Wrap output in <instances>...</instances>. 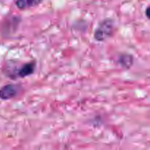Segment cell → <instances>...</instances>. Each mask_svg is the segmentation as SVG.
I'll list each match as a JSON object with an SVG mask.
<instances>
[{"mask_svg":"<svg viewBox=\"0 0 150 150\" xmlns=\"http://www.w3.org/2000/svg\"><path fill=\"white\" fill-rule=\"evenodd\" d=\"M114 29V21L111 18H105L98 24L94 33V38L97 41L103 42L112 36Z\"/></svg>","mask_w":150,"mask_h":150,"instance_id":"cell-1","label":"cell"},{"mask_svg":"<svg viewBox=\"0 0 150 150\" xmlns=\"http://www.w3.org/2000/svg\"><path fill=\"white\" fill-rule=\"evenodd\" d=\"M18 86L15 84H7L0 89V99L10 100L16 97L18 93Z\"/></svg>","mask_w":150,"mask_h":150,"instance_id":"cell-2","label":"cell"},{"mask_svg":"<svg viewBox=\"0 0 150 150\" xmlns=\"http://www.w3.org/2000/svg\"><path fill=\"white\" fill-rule=\"evenodd\" d=\"M35 66H36V63L35 62H31L23 64L22 67L18 70L16 77L25 78L31 76L35 72Z\"/></svg>","mask_w":150,"mask_h":150,"instance_id":"cell-3","label":"cell"},{"mask_svg":"<svg viewBox=\"0 0 150 150\" xmlns=\"http://www.w3.org/2000/svg\"><path fill=\"white\" fill-rule=\"evenodd\" d=\"M42 0H16V5L20 10H26L39 5Z\"/></svg>","mask_w":150,"mask_h":150,"instance_id":"cell-4","label":"cell"},{"mask_svg":"<svg viewBox=\"0 0 150 150\" xmlns=\"http://www.w3.org/2000/svg\"><path fill=\"white\" fill-rule=\"evenodd\" d=\"M134 59L133 57L128 54H122L120 56L118 62L120 65L125 69H130L133 66Z\"/></svg>","mask_w":150,"mask_h":150,"instance_id":"cell-5","label":"cell"},{"mask_svg":"<svg viewBox=\"0 0 150 150\" xmlns=\"http://www.w3.org/2000/svg\"><path fill=\"white\" fill-rule=\"evenodd\" d=\"M145 14H146V18H147L149 20H150V6L146 9V11H145Z\"/></svg>","mask_w":150,"mask_h":150,"instance_id":"cell-6","label":"cell"}]
</instances>
